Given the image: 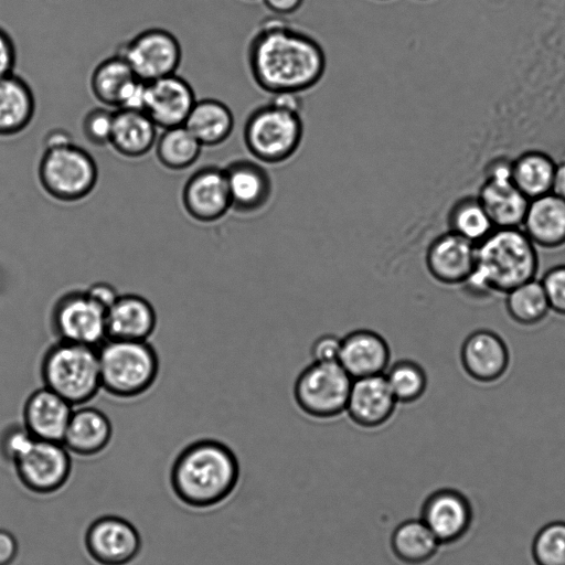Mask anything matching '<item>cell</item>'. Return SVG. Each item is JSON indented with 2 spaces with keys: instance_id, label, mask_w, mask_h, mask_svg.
Returning <instances> with one entry per match:
<instances>
[{
  "instance_id": "cb8c5ba5",
  "label": "cell",
  "mask_w": 565,
  "mask_h": 565,
  "mask_svg": "<svg viewBox=\"0 0 565 565\" xmlns=\"http://www.w3.org/2000/svg\"><path fill=\"white\" fill-rule=\"evenodd\" d=\"M522 230L537 248L565 246V200L550 192L530 200Z\"/></svg>"
},
{
  "instance_id": "d6a6232c",
  "label": "cell",
  "mask_w": 565,
  "mask_h": 565,
  "mask_svg": "<svg viewBox=\"0 0 565 565\" xmlns=\"http://www.w3.org/2000/svg\"><path fill=\"white\" fill-rule=\"evenodd\" d=\"M154 147L156 156L164 168L180 171L196 162L203 146L184 125H181L163 129Z\"/></svg>"
},
{
  "instance_id": "ee69618b",
  "label": "cell",
  "mask_w": 565,
  "mask_h": 565,
  "mask_svg": "<svg viewBox=\"0 0 565 565\" xmlns=\"http://www.w3.org/2000/svg\"><path fill=\"white\" fill-rule=\"evenodd\" d=\"M19 553V543L15 536L4 530L0 529V565H11Z\"/></svg>"
},
{
  "instance_id": "8fae6325",
  "label": "cell",
  "mask_w": 565,
  "mask_h": 565,
  "mask_svg": "<svg viewBox=\"0 0 565 565\" xmlns=\"http://www.w3.org/2000/svg\"><path fill=\"white\" fill-rule=\"evenodd\" d=\"M13 467L26 490L46 495L66 484L72 472V458L62 443L35 439Z\"/></svg>"
},
{
  "instance_id": "ab89813d",
  "label": "cell",
  "mask_w": 565,
  "mask_h": 565,
  "mask_svg": "<svg viewBox=\"0 0 565 565\" xmlns=\"http://www.w3.org/2000/svg\"><path fill=\"white\" fill-rule=\"evenodd\" d=\"M341 338L324 334L318 338L311 347L313 362H335L339 359Z\"/></svg>"
},
{
  "instance_id": "4dcf8cb0",
  "label": "cell",
  "mask_w": 565,
  "mask_h": 565,
  "mask_svg": "<svg viewBox=\"0 0 565 565\" xmlns=\"http://www.w3.org/2000/svg\"><path fill=\"white\" fill-rule=\"evenodd\" d=\"M556 161L542 150H527L511 161V177L529 199L552 192Z\"/></svg>"
},
{
  "instance_id": "5bb4252c",
  "label": "cell",
  "mask_w": 565,
  "mask_h": 565,
  "mask_svg": "<svg viewBox=\"0 0 565 565\" xmlns=\"http://www.w3.org/2000/svg\"><path fill=\"white\" fill-rule=\"evenodd\" d=\"M511 354L504 339L489 329L469 333L460 348L465 373L480 384H493L509 371Z\"/></svg>"
},
{
  "instance_id": "1f68e13d",
  "label": "cell",
  "mask_w": 565,
  "mask_h": 565,
  "mask_svg": "<svg viewBox=\"0 0 565 565\" xmlns=\"http://www.w3.org/2000/svg\"><path fill=\"white\" fill-rule=\"evenodd\" d=\"M504 296V306L509 318L520 326H536L543 322L551 312L545 291L537 278L519 285Z\"/></svg>"
},
{
  "instance_id": "277c9868",
  "label": "cell",
  "mask_w": 565,
  "mask_h": 565,
  "mask_svg": "<svg viewBox=\"0 0 565 565\" xmlns=\"http://www.w3.org/2000/svg\"><path fill=\"white\" fill-rule=\"evenodd\" d=\"M40 373L43 386L74 407L92 401L102 388L95 347L57 340L45 351Z\"/></svg>"
},
{
  "instance_id": "f546056e",
  "label": "cell",
  "mask_w": 565,
  "mask_h": 565,
  "mask_svg": "<svg viewBox=\"0 0 565 565\" xmlns=\"http://www.w3.org/2000/svg\"><path fill=\"white\" fill-rule=\"evenodd\" d=\"M390 545L399 562L422 565L436 555L440 543L420 519H408L394 529Z\"/></svg>"
},
{
  "instance_id": "9a60e30c",
  "label": "cell",
  "mask_w": 565,
  "mask_h": 565,
  "mask_svg": "<svg viewBox=\"0 0 565 565\" xmlns=\"http://www.w3.org/2000/svg\"><path fill=\"white\" fill-rule=\"evenodd\" d=\"M182 204L199 222L222 218L232 209L224 168L204 166L193 172L183 186Z\"/></svg>"
},
{
  "instance_id": "603a6c76",
  "label": "cell",
  "mask_w": 565,
  "mask_h": 565,
  "mask_svg": "<svg viewBox=\"0 0 565 565\" xmlns=\"http://www.w3.org/2000/svg\"><path fill=\"white\" fill-rule=\"evenodd\" d=\"M157 327V313L146 298L126 294L106 311L107 339L148 341Z\"/></svg>"
},
{
  "instance_id": "f35d334b",
  "label": "cell",
  "mask_w": 565,
  "mask_h": 565,
  "mask_svg": "<svg viewBox=\"0 0 565 565\" xmlns=\"http://www.w3.org/2000/svg\"><path fill=\"white\" fill-rule=\"evenodd\" d=\"M35 439L23 425L7 428L0 437V452L12 465L30 448Z\"/></svg>"
},
{
  "instance_id": "4316f807",
  "label": "cell",
  "mask_w": 565,
  "mask_h": 565,
  "mask_svg": "<svg viewBox=\"0 0 565 565\" xmlns=\"http://www.w3.org/2000/svg\"><path fill=\"white\" fill-rule=\"evenodd\" d=\"M35 114V97L25 79L12 73L0 78V137L22 132Z\"/></svg>"
},
{
  "instance_id": "44dd1931",
  "label": "cell",
  "mask_w": 565,
  "mask_h": 565,
  "mask_svg": "<svg viewBox=\"0 0 565 565\" xmlns=\"http://www.w3.org/2000/svg\"><path fill=\"white\" fill-rule=\"evenodd\" d=\"M73 408L63 397L43 386L28 396L22 425L34 439L62 443Z\"/></svg>"
},
{
  "instance_id": "f6af8a7d",
  "label": "cell",
  "mask_w": 565,
  "mask_h": 565,
  "mask_svg": "<svg viewBox=\"0 0 565 565\" xmlns=\"http://www.w3.org/2000/svg\"><path fill=\"white\" fill-rule=\"evenodd\" d=\"M263 2L274 14L285 17L298 11L303 0H263Z\"/></svg>"
},
{
  "instance_id": "60d3db41",
  "label": "cell",
  "mask_w": 565,
  "mask_h": 565,
  "mask_svg": "<svg viewBox=\"0 0 565 565\" xmlns=\"http://www.w3.org/2000/svg\"><path fill=\"white\" fill-rule=\"evenodd\" d=\"M17 62V50L11 35L0 26V78L12 74Z\"/></svg>"
},
{
  "instance_id": "8d00e7d4",
  "label": "cell",
  "mask_w": 565,
  "mask_h": 565,
  "mask_svg": "<svg viewBox=\"0 0 565 565\" xmlns=\"http://www.w3.org/2000/svg\"><path fill=\"white\" fill-rule=\"evenodd\" d=\"M115 111L108 107H95L88 110L82 119L84 138L93 146L109 145Z\"/></svg>"
},
{
  "instance_id": "d590c367",
  "label": "cell",
  "mask_w": 565,
  "mask_h": 565,
  "mask_svg": "<svg viewBox=\"0 0 565 565\" xmlns=\"http://www.w3.org/2000/svg\"><path fill=\"white\" fill-rule=\"evenodd\" d=\"M532 556L536 565H565V522H552L539 531Z\"/></svg>"
},
{
  "instance_id": "9c48e42d",
  "label": "cell",
  "mask_w": 565,
  "mask_h": 565,
  "mask_svg": "<svg viewBox=\"0 0 565 565\" xmlns=\"http://www.w3.org/2000/svg\"><path fill=\"white\" fill-rule=\"evenodd\" d=\"M51 326L61 341L98 348L106 339V310L85 290H72L53 306Z\"/></svg>"
},
{
  "instance_id": "e575fe53",
  "label": "cell",
  "mask_w": 565,
  "mask_h": 565,
  "mask_svg": "<svg viewBox=\"0 0 565 565\" xmlns=\"http://www.w3.org/2000/svg\"><path fill=\"white\" fill-rule=\"evenodd\" d=\"M387 384L397 403H412L419 399L427 388L424 369L411 360L395 362L384 373Z\"/></svg>"
},
{
  "instance_id": "484cf974",
  "label": "cell",
  "mask_w": 565,
  "mask_h": 565,
  "mask_svg": "<svg viewBox=\"0 0 565 565\" xmlns=\"http://www.w3.org/2000/svg\"><path fill=\"white\" fill-rule=\"evenodd\" d=\"M158 127L142 110L119 108L115 110L109 145L126 158H140L156 145Z\"/></svg>"
},
{
  "instance_id": "e0dca14e",
  "label": "cell",
  "mask_w": 565,
  "mask_h": 565,
  "mask_svg": "<svg viewBox=\"0 0 565 565\" xmlns=\"http://www.w3.org/2000/svg\"><path fill=\"white\" fill-rule=\"evenodd\" d=\"M419 519L440 544H451L468 532L472 521V509L461 492L440 489L425 499Z\"/></svg>"
},
{
  "instance_id": "4fadbf2b",
  "label": "cell",
  "mask_w": 565,
  "mask_h": 565,
  "mask_svg": "<svg viewBox=\"0 0 565 565\" xmlns=\"http://www.w3.org/2000/svg\"><path fill=\"white\" fill-rule=\"evenodd\" d=\"M84 544L89 557L98 565H129L142 547L137 527L117 515L94 520L85 532Z\"/></svg>"
},
{
  "instance_id": "f1b7e54d",
  "label": "cell",
  "mask_w": 565,
  "mask_h": 565,
  "mask_svg": "<svg viewBox=\"0 0 565 565\" xmlns=\"http://www.w3.org/2000/svg\"><path fill=\"white\" fill-rule=\"evenodd\" d=\"M138 79L125 58L116 54L95 66L89 86L92 94L99 103L105 107L118 109Z\"/></svg>"
},
{
  "instance_id": "5b68a950",
  "label": "cell",
  "mask_w": 565,
  "mask_h": 565,
  "mask_svg": "<svg viewBox=\"0 0 565 565\" xmlns=\"http://www.w3.org/2000/svg\"><path fill=\"white\" fill-rule=\"evenodd\" d=\"M102 388L119 398L142 395L159 374V358L148 341L106 339L98 348Z\"/></svg>"
},
{
  "instance_id": "7402d4cb",
  "label": "cell",
  "mask_w": 565,
  "mask_h": 565,
  "mask_svg": "<svg viewBox=\"0 0 565 565\" xmlns=\"http://www.w3.org/2000/svg\"><path fill=\"white\" fill-rule=\"evenodd\" d=\"M390 359L387 342L372 330H355L341 339L338 362L353 380L384 374Z\"/></svg>"
},
{
  "instance_id": "7c38bea8",
  "label": "cell",
  "mask_w": 565,
  "mask_h": 565,
  "mask_svg": "<svg viewBox=\"0 0 565 565\" xmlns=\"http://www.w3.org/2000/svg\"><path fill=\"white\" fill-rule=\"evenodd\" d=\"M477 198L495 228L521 227L530 200L511 177V161L498 159L488 166Z\"/></svg>"
},
{
  "instance_id": "6da1fadb",
  "label": "cell",
  "mask_w": 565,
  "mask_h": 565,
  "mask_svg": "<svg viewBox=\"0 0 565 565\" xmlns=\"http://www.w3.org/2000/svg\"><path fill=\"white\" fill-rule=\"evenodd\" d=\"M247 64L254 83L273 95L302 93L323 77L327 57L322 45L284 17L263 20L247 46Z\"/></svg>"
},
{
  "instance_id": "ffe728a7",
  "label": "cell",
  "mask_w": 565,
  "mask_h": 565,
  "mask_svg": "<svg viewBox=\"0 0 565 565\" xmlns=\"http://www.w3.org/2000/svg\"><path fill=\"white\" fill-rule=\"evenodd\" d=\"M396 404L385 375L380 374L353 380L345 411L356 425L375 428L392 417Z\"/></svg>"
},
{
  "instance_id": "74e56055",
  "label": "cell",
  "mask_w": 565,
  "mask_h": 565,
  "mask_svg": "<svg viewBox=\"0 0 565 565\" xmlns=\"http://www.w3.org/2000/svg\"><path fill=\"white\" fill-rule=\"evenodd\" d=\"M552 312L565 317V264L548 268L540 279Z\"/></svg>"
},
{
  "instance_id": "52a82bcc",
  "label": "cell",
  "mask_w": 565,
  "mask_h": 565,
  "mask_svg": "<svg viewBox=\"0 0 565 565\" xmlns=\"http://www.w3.org/2000/svg\"><path fill=\"white\" fill-rule=\"evenodd\" d=\"M39 182L53 199L61 202H77L95 189L98 168L90 153L70 142L46 148L39 161Z\"/></svg>"
},
{
  "instance_id": "836d02e7",
  "label": "cell",
  "mask_w": 565,
  "mask_h": 565,
  "mask_svg": "<svg viewBox=\"0 0 565 565\" xmlns=\"http://www.w3.org/2000/svg\"><path fill=\"white\" fill-rule=\"evenodd\" d=\"M447 231L475 245L495 228L477 195L463 196L454 203L447 214Z\"/></svg>"
},
{
  "instance_id": "8992f818",
  "label": "cell",
  "mask_w": 565,
  "mask_h": 565,
  "mask_svg": "<svg viewBox=\"0 0 565 565\" xmlns=\"http://www.w3.org/2000/svg\"><path fill=\"white\" fill-rule=\"evenodd\" d=\"M303 138L300 114L275 107L270 103L247 116L243 139L248 152L260 163L278 164L289 160Z\"/></svg>"
},
{
  "instance_id": "d6986e66",
  "label": "cell",
  "mask_w": 565,
  "mask_h": 565,
  "mask_svg": "<svg viewBox=\"0 0 565 565\" xmlns=\"http://www.w3.org/2000/svg\"><path fill=\"white\" fill-rule=\"evenodd\" d=\"M232 209L249 214L265 207L273 195V181L258 161L236 159L224 168Z\"/></svg>"
},
{
  "instance_id": "bcb514c9",
  "label": "cell",
  "mask_w": 565,
  "mask_h": 565,
  "mask_svg": "<svg viewBox=\"0 0 565 565\" xmlns=\"http://www.w3.org/2000/svg\"><path fill=\"white\" fill-rule=\"evenodd\" d=\"M73 142L71 134L63 128L50 130L44 138V149Z\"/></svg>"
},
{
  "instance_id": "d4e9b609",
  "label": "cell",
  "mask_w": 565,
  "mask_h": 565,
  "mask_svg": "<svg viewBox=\"0 0 565 565\" xmlns=\"http://www.w3.org/2000/svg\"><path fill=\"white\" fill-rule=\"evenodd\" d=\"M113 437V425L107 415L90 406L73 408L62 444L71 454L90 457L100 454Z\"/></svg>"
},
{
  "instance_id": "83f0119b",
  "label": "cell",
  "mask_w": 565,
  "mask_h": 565,
  "mask_svg": "<svg viewBox=\"0 0 565 565\" xmlns=\"http://www.w3.org/2000/svg\"><path fill=\"white\" fill-rule=\"evenodd\" d=\"M234 124V115L225 103L204 98L195 102L184 126L203 147H214L231 136Z\"/></svg>"
},
{
  "instance_id": "ba28073f",
  "label": "cell",
  "mask_w": 565,
  "mask_h": 565,
  "mask_svg": "<svg viewBox=\"0 0 565 565\" xmlns=\"http://www.w3.org/2000/svg\"><path fill=\"white\" fill-rule=\"evenodd\" d=\"M352 382L338 361L312 362L296 380L295 399L307 415L332 418L345 411Z\"/></svg>"
},
{
  "instance_id": "2e32d148",
  "label": "cell",
  "mask_w": 565,
  "mask_h": 565,
  "mask_svg": "<svg viewBox=\"0 0 565 565\" xmlns=\"http://www.w3.org/2000/svg\"><path fill=\"white\" fill-rule=\"evenodd\" d=\"M195 102L191 84L177 74L146 83L143 111L158 128L184 125Z\"/></svg>"
},
{
  "instance_id": "3957f363",
  "label": "cell",
  "mask_w": 565,
  "mask_h": 565,
  "mask_svg": "<svg viewBox=\"0 0 565 565\" xmlns=\"http://www.w3.org/2000/svg\"><path fill=\"white\" fill-rule=\"evenodd\" d=\"M537 247L522 227L494 228L476 246V266L460 286L465 295L484 301L537 278Z\"/></svg>"
},
{
  "instance_id": "7a4b0ae2",
  "label": "cell",
  "mask_w": 565,
  "mask_h": 565,
  "mask_svg": "<svg viewBox=\"0 0 565 565\" xmlns=\"http://www.w3.org/2000/svg\"><path fill=\"white\" fill-rule=\"evenodd\" d=\"M239 480V462L234 451L216 439H199L175 457L170 486L177 499L192 509H211L234 492Z\"/></svg>"
},
{
  "instance_id": "ac0fdd59",
  "label": "cell",
  "mask_w": 565,
  "mask_h": 565,
  "mask_svg": "<svg viewBox=\"0 0 565 565\" xmlns=\"http://www.w3.org/2000/svg\"><path fill=\"white\" fill-rule=\"evenodd\" d=\"M476 246L450 231L439 234L427 248L429 274L444 285L461 286L475 269Z\"/></svg>"
},
{
  "instance_id": "7bdbcfd3",
  "label": "cell",
  "mask_w": 565,
  "mask_h": 565,
  "mask_svg": "<svg viewBox=\"0 0 565 565\" xmlns=\"http://www.w3.org/2000/svg\"><path fill=\"white\" fill-rule=\"evenodd\" d=\"M268 103L282 110L296 114H300L303 106L300 94L295 92H280L273 94Z\"/></svg>"
},
{
  "instance_id": "30bf717a",
  "label": "cell",
  "mask_w": 565,
  "mask_h": 565,
  "mask_svg": "<svg viewBox=\"0 0 565 565\" xmlns=\"http://www.w3.org/2000/svg\"><path fill=\"white\" fill-rule=\"evenodd\" d=\"M118 54L135 75L146 83L175 74L182 60L179 40L161 28L139 32L121 46Z\"/></svg>"
},
{
  "instance_id": "b9f144b4",
  "label": "cell",
  "mask_w": 565,
  "mask_h": 565,
  "mask_svg": "<svg viewBox=\"0 0 565 565\" xmlns=\"http://www.w3.org/2000/svg\"><path fill=\"white\" fill-rule=\"evenodd\" d=\"M85 291L94 301L102 306L106 311L110 308V306H113V303L119 297V294L117 292L115 287L104 281H98L90 285Z\"/></svg>"
},
{
  "instance_id": "7dc6e473",
  "label": "cell",
  "mask_w": 565,
  "mask_h": 565,
  "mask_svg": "<svg viewBox=\"0 0 565 565\" xmlns=\"http://www.w3.org/2000/svg\"><path fill=\"white\" fill-rule=\"evenodd\" d=\"M552 193L565 200V159L556 162Z\"/></svg>"
}]
</instances>
